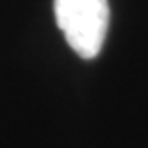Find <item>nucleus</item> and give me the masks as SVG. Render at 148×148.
Listing matches in <instances>:
<instances>
[{
  "mask_svg": "<svg viewBox=\"0 0 148 148\" xmlns=\"http://www.w3.org/2000/svg\"><path fill=\"white\" fill-rule=\"evenodd\" d=\"M54 11L70 48L82 59L97 57L109 29L107 0H54Z\"/></svg>",
  "mask_w": 148,
  "mask_h": 148,
  "instance_id": "obj_1",
  "label": "nucleus"
}]
</instances>
